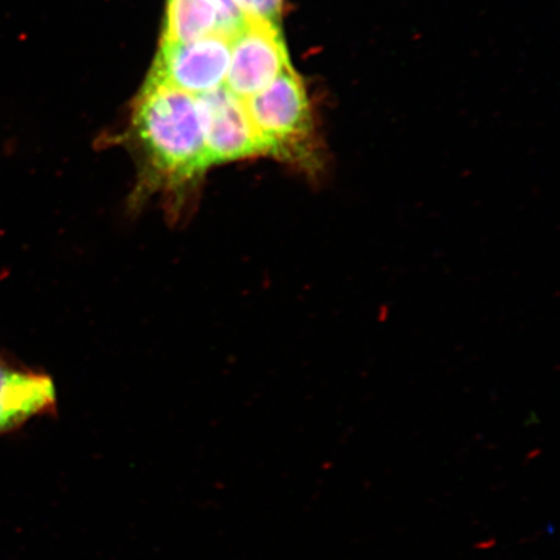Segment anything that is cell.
Masks as SVG:
<instances>
[{"label": "cell", "mask_w": 560, "mask_h": 560, "mask_svg": "<svg viewBox=\"0 0 560 560\" xmlns=\"http://www.w3.org/2000/svg\"><path fill=\"white\" fill-rule=\"evenodd\" d=\"M132 129L143 156L130 202L140 208L160 195L173 219L187 212L210 167L196 97L152 80L140 93Z\"/></svg>", "instance_id": "obj_1"}, {"label": "cell", "mask_w": 560, "mask_h": 560, "mask_svg": "<svg viewBox=\"0 0 560 560\" xmlns=\"http://www.w3.org/2000/svg\"><path fill=\"white\" fill-rule=\"evenodd\" d=\"M54 402L50 377L0 365V433L50 409Z\"/></svg>", "instance_id": "obj_6"}, {"label": "cell", "mask_w": 560, "mask_h": 560, "mask_svg": "<svg viewBox=\"0 0 560 560\" xmlns=\"http://www.w3.org/2000/svg\"><path fill=\"white\" fill-rule=\"evenodd\" d=\"M219 31L213 0H167L163 42L184 44Z\"/></svg>", "instance_id": "obj_7"}, {"label": "cell", "mask_w": 560, "mask_h": 560, "mask_svg": "<svg viewBox=\"0 0 560 560\" xmlns=\"http://www.w3.org/2000/svg\"><path fill=\"white\" fill-rule=\"evenodd\" d=\"M235 3L245 18L279 25L283 11V0H235Z\"/></svg>", "instance_id": "obj_8"}, {"label": "cell", "mask_w": 560, "mask_h": 560, "mask_svg": "<svg viewBox=\"0 0 560 560\" xmlns=\"http://www.w3.org/2000/svg\"><path fill=\"white\" fill-rule=\"evenodd\" d=\"M231 55V38L221 33L184 44L163 42L149 80L192 96L223 86Z\"/></svg>", "instance_id": "obj_4"}, {"label": "cell", "mask_w": 560, "mask_h": 560, "mask_svg": "<svg viewBox=\"0 0 560 560\" xmlns=\"http://www.w3.org/2000/svg\"><path fill=\"white\" fill-rule=\"evenodd\" d=\"M244 104L266 156L287 161L312 175L324 170L310 96L292 67Z\"/></svg>", "instance_id": "obj_2"}, {"label": "cell", "mask_w": 560, "mask_h": 560, "mask_svg": "<svg viewBox=\"0 0 560 560\" xmlns=\"http://www.w3.org/2000/svg\"><path fill=\"white\" fill-rule=\"evenodd\" d=\"M217 13H219L220 33L233 37L241 30L247 18L241 11L235 0H213Z\"/></svg>", "instance_id": "obj_9"}, {"label": "cell", "mask_w": 560, "mask_h": 560, "mask_svg": "<svg viewBox=\"0 0 560 560\" xmlns=\"http://www.w3.org/2000/svg\"><path fill=\"white\" fill-rule=\"evenodd\" d=\"M210 167L231 161L266 156L265 147L252 124L244 101L222 86L196 96Z\"/></svg>", "instance_id": "obj_5"}, {"label": "cell", "mask_w": 560, "mask_h": 560, "mask_svg": "<svg viewBox=\"0 0 560 560\" xmlns=\"http://www.w3.org/2000/svg\"><path fill=\"white\" fill-rule=\"evenodd\" d=\"M291 68L279 25L247 19L231 37L225 88L242 101L261 93Z\"/></svg>", "instance_id": "obj_3"}]
</instances>
